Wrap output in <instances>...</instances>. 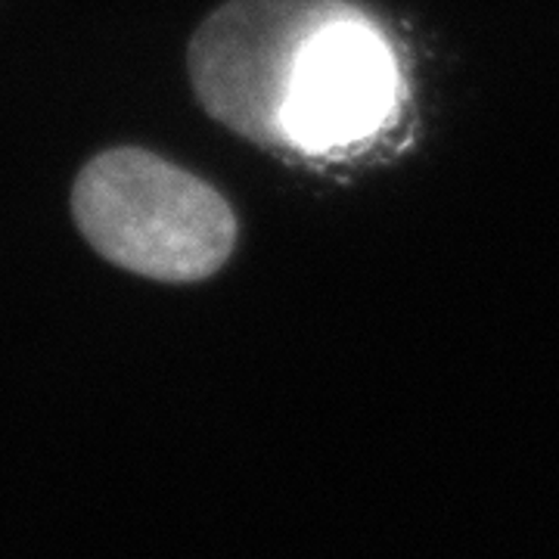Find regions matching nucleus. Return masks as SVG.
I'll return each mask as SVG.
<instances>
[{"label": "nucleus", "mask_w": 559, "mask_h": 559, "mask_svg": "<svg viewBox=\"0 0 559 559\" xmlns=\"http://www.w3.org/2000/svg\"><path fill=\"white\" fill-rule=\"evenodd\" d=\"M212 119L296 159H348L392 134L407 103L395 40L348 0H230L190 44Z\"/></svg>", "instance_id": "nucleus-1"}, {"label": "nucleus", "mask_w": 559, "mask_h": 559, "mask_svg": "<svg viewBox=\"0 0 559 559\" xmlns=\"http://www.w3.org/2000/svg\"><path fill=\"white\" fill-rule=\"evenodd\" d=\"M72 212L103 259L165 283L212 277L237 242V218L215 187L143 150L87 162Z\"/></svg>", "instance_id": "nucleus-2"}]
</instances>
